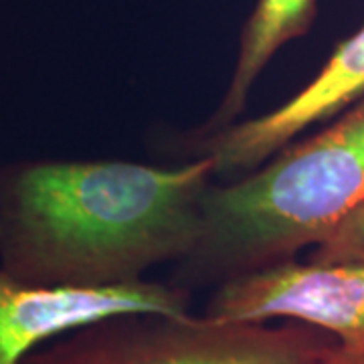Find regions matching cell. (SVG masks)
I'll use <instances>...</instances> for the list:
<instances>
[{"label": "cell", "mask_w": 364, "mask_h": 364, "mask_svg": "<svg viewBox=\"0 0 364 364\" xmlns=\"http://www.w3.org/2000/svg\"><path fill=\"white\" fill-rule=\"evenodd\" d=\"M324 263H364V200L310 255Z\"/></svg>", "instance_id": "ba28073f"}, {"label": "cell", "mask_w": 364, "mask_h": 364, "mask_svg": "<svg viewBox=\"0 0 364 364\" xmlns=\"http://www.w3.org/2000/svg\"><path fill=\"white\" fill-rule=\"evenodd\" d=\"M364 200V100L314 136L291 140L245 178L213 182L203 196L193 247L174 284L219 286L237 275L296 259Z\"/></svg>", "instance_id": "7a4b0ae2"}, {"label": "cell", "mask_w": 364, "mask_h": 364, "mask_svg": "<svg viewBox=\"0 0 364 364\" xmlns=\"http://www.w3.org/2000/svg\"><path fill=\"white\" fill-rule=\"evenodd\" d=\"M132 312H191V289L148 279L119 286H39L0 267V364H23L49 340Z\"/></svg>", "instance_id": "8992f818"}, {"label": "cell", "mask_w": 364, "mask_h": 364, "mask_svg": "<svg viewBox=\"0 0 364 364\" xmlns=\"http://www.w3.org/2000/svg\"><path fill=\"white\" fill-rule=\"evenodd\" d=\"M210 156L178 166L130 160H23L0 166V267L39 286L140 282L193 247Z\"/></svg>", "instance_id": "6da1fadb"}, {"label": "cell", "mask_w": 364, "mask_h": 364, "mask_svg": "<svg viewBox=\"0 0 364 364\" xmlns=\"http://www.w3.org/2000/svg\"><path fill=\"white\" fill-rule=\"evenodd\" d=\"M316 16L318 0H257L241 28L233 75L223 93L221 104L193 132L207 134L235 124L243 114L261 71L282 47L308 35Z\"/></svg>", "instance_id": "52a82bcc"}, {"label": "cell", "mask_w": 364, "mask_h": 364, "mask_svg": "<svg viewBox=\"0 0 364 364\" xmlns=\"http://www.w3.org/2000/svg\"><path fill=\"white\" fill-rule=\"evenodd\" d=\"M338 340L314 326L227 322L207 314L132 312L102 318L23 364H308Z\"/></svg>", "instance_id": "3957f363"}, {"label": "cell", "mask_w": 364, "mask_h": 364, "mask_svg": "<svg viewBox=\"0 0 364 364\" xmlns=\"http://www.w3.org/2000/svg\"><path fill=\"white\" fill-rule=\"evenodd\" d=\"M364 100V25L344 39L318 75L269 114L237 119L223 130L182 132L174 136L172 154L210 156L215 176L257 168L299 134L332 119Z\"/></svg>", "instance_id": "5b68a950"}, {"label": "cell", "mask_w": 364, "mask_h": 364, "mask_svg": "<svg viewBox=\"0 0 364 364\" xmlns=\"http://www.w3.org/2000/svg\"><path fill=\"white\" fill-rule=\"evenodd\" d=\"M308 364H364V352L346 350L340 344H334L332 348H328L324 354H320Z\"/></svg>", "instance_id": "9c48e42d"}, {"label": "cell", "mask_w": 364, "mask_h": 364, "mask_svg": "<svg viewBox=\"0 0 364 364\" xmlns=\"http://www.w3.org/2000/svg\"><path fill=\"white\" fill-rule=\"evenodd\" d=\"M207 316L227 322L287 320L314 326L364 352V263L287 259L217 286Z\"/></svg>", "instance_id": "277c9868"}]
</instances>
